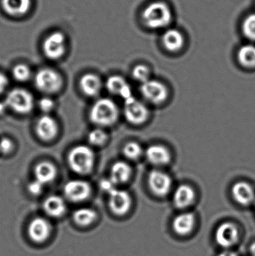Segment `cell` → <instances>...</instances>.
<instances>
[{
  "instance_id": "obj_1",
  "label": "cell",
  "mask_w": 255,
  "mask_h": 256,
  "mask_svg": "<svg viewBox=\"0 0 255 256\" xmlns=\"http://www.w3.org/2000/svg\"><path fill=\"white\" fill-rule=\"evenodd\" d=\"M119 109L115 102L110 98H100L91 106L90 120L96 126L108 127L112 126L119 118Z\"/></svg>"
},
{
  "instance_id": "obj_2",
  "label": "cell",
  "mask_w": 255,
  "mask_h": 256,
  "mask_svg": "<svg viewBox=\"0 0 255 256\" xmlns=\"http://www.w3.org/2000/svg\"><path fill=\"white\" fill-rule=\"evenodd\" d=\"M171 8L164 2H154L148 4L142 13V20L147 27L160 30L168 26L172 20Z\"/></svg>"
},
{
  "instance_id": "obj_3",
  "label": "cell",
  "mask_w": 255,
  "mask_h": 256,
  "mask_svg": "<svg viewBox=\"0 0 255 256\" xmlns=\"http://www.w3.org/2000/svg\"><path fill=\"white\" fill-rule=\"evenodd\" d=\"M69 166L74 172L86 174L92 171L95 164V154L88 146H77L72 148L67 158Z\"/></svg>"
},
{
  "instance_id": "obj_4",
  "label": "cell",
  "mask_w": 255,
  "mask_h": 256,
  "mask_svg": "<svg viewBox=\"0 0 255 256\" xmlns=\"http://www.w3.org/2000/svg\"><path fill=\"white\" fill-rule=\"evenodd\" d=\"M4 103L7 108L19 114L31 112L34 106V98L31 93L22 88H13L6 96Z\"/></svg>"
},
{
  "instance_id": "obj_5",
  "label": "cell",
  "mask_w": 255,
  "mask_h": 256,
  "mask_svg": "<svg viewBox=\"0 0 255 256\" xmlns=\"http://www.w3.org/2000/svg\"><path fill=\"white\" fill-rule=\"evenodd\" d=\"M67 48V40L64 33L53 32L48 34L43 42V54L49 60H56L64 55Z\"/></svg>"
},
{
  "instance_id": "obj_6",
  "label": "cell",
  "mask_w": 255,
  "mask_h": 256,
  "mask_svg": "<svg viewBox=\"0 0 255 256\" xmlns=\"http://www.w3.org/2000/svg\"><path fill=\"white\" fill-rule=\"evenodd\" d=\"M34 84L37 90L49 94L56 92L61 88L62 79L58 72L46 68L40 69L36 74Z\"/></svg>"
},
{
  "instance_id": "obj_7",
  "label": "cell",
  "mask_w": 255,
  "mask_h": 256,
  "mask_svg": "<svg viewBox=\"0 0 255 256\" xmlns=\"http://www.w3.org/2000/svg\"><path fill=\"white\" fill-rule=\"evenodd\" d=\"M124 115L130 124L140 126L149 118V110L146 105L133 96L124 100Z\"/></svg>"
},
{
  "instance_id": "obj_8",
  "label": "cell",
  "mask_w": 255,
  "mask_h": 256,
  "mask_svg": "<svg viewBox=\"0 0 255 256\" xmlns=\"http://www.w3.org/2000/svg\"><path fill=\"white\" fill-rule=\"evenodd\" d=\"M140 92L145 100L155 105L164 103L169 96L167 87L157 80L150 79L141 84Z\"/></svg>"
},
{
  "instance_id": "obj_9",
  "label": "cell",
  "mask_w": 255,
  "mask_h": 256,
  "mask_svg": "<svg viewBox=\"0 0 255 256\" xmlns=\"http://www.w3.org/2000/svg\"><path fill=\"white\" fill-rule=\"evenodd\" d=\"M215 240L219 246L230 250L239 242V228L233 222H223L216 230Z\"/></svg>"
},
{
  "instance_id": "obj_10",
  "label": "cell",
  "mask_w": 255,
  "mask_h": 256,
  "mask_svg": "<svg viewBox=\"0 0 255 256\" xmlns=\"http://www.w3.org/2000/svg\"><path fill=\"white\" fill-rule=\"evenodd\" d=\"M148 183L151 192L157 196H166L172 188V178L161 170H152L148 174Z\"/></svg>"
},
{
  "instance_id": "obj_11",
  "label": "cell",
  "mask_w": 255,
  "mask_h": 256,
  "mask_svg": "<svg viewBox=\"0 0 255 256\" xmlns=\"http://www.w3.org/2000/svg\"><path fill=\"white\" fill-rule=\"evenodd\" d=\"M108 194L109 208L112 213L118 216H124L130 212L133 200L127 191L115 188Z\"/></svg>"
},
{
  "instance_id": "obj_12",
  "label": "cell",
  "mask_w": 255,
  "mask_h": 256,
  "mask_svg": "<svg viewBox=\"0 0 255 256\" xmlns=\"http://www.w3.org/2000/svg\"><path fill=\"white\" fill-rule=\"evenodd\" d=\"M89 184L82 180H72L67 182L64 188L66 198L73 202H81L87 200L91 194Z\"/></svg>"
},
{
  "instance_id": "obj_13",
  "label": "cell",
  "mask_w": 255,
  "mask_h": 256,
  "mask_svg": "<svg viewBox=\"0 0 255 256\" xmlns=\"http://www.w3.org/2000/svg\"><path fill=\"white\" fill-rule=\"evenodd\" d=\"M52 232L50 222L42 218H36L30 222L28 234L35 243H43L47 240Z\"/></svg>"
},
{
  "instance_id": "obj_14",
  "label": "cell",
  "mask_w": 255,
  "mask_h": 256,
  "mask_svg": "<svg viewBox=\"0 0 255 256\" xmlns=\"http://www.w3.org/2000/svg\"><path fill=\"white\" fill-rule=\"evenodd\" d=\"M232 194L235 202L242 206H250L255 202V189L247 182L235 183L232 186Z\"/></svg>"
},
{
  "instance_id": "obj_15",
  "label": "cell",
  "mask_w": 255,
  "mask_h": 256,
  "mask_svg": "<svg viewBox=\"0 0 255 256\" xmlns=\"http://www.w3.org/2000/svg\"><path fill=\"white\" fill-rule=\"evenodd\" d=\"M145 155L150 164L157 166L167 165L172 159V155L169 149L162 144L148 146L145 150Z\"/></svg>"
},
{
  "instance_id": "obj_16",
  "label": "cell",
  "mask_w": 255,
  "mask_h": 256,
  "mask_svg": "<svg viewBox=\"0 0 255 256\" xmlns=\"http://www.w3.org/2000/svg\"><path fill=\"white\" fill-rule=\"evenodd\" d=\"M35 130L39 138L44 141H50L53 140L58 134V124L55 120L49 116H43L37 120Z\"/></svg>"
},
{
  "instance_id": "obj_17",
  "label": "cell",
  "mask_w": 255,
  "mask_h": 256,
  "mask_svg": "<svg viewBox=\"0 0 255 256\" xmlns=\"http://www.w3.org/2000/svg\"><path fill=\"white\" fill-rule=\"evenodd\" d=\"M106 87L111 94L121 96L124 100L133 97L130 85L123 76L120 75H112L108 78Z\"/></svg>"
},
{
  "instance_id": "obj_18",
  "label": "cell",
  "mask_w": 255,
  "mask_h": 256,
  "mask_svg": "<svg viewBox=\"0 0 255 256\" xmlns=\"http://www.w3.org/2000/svg\"><path fill=\"white\" fill-rule=\"evenodd\" d=\"M196 225V216L191 212H184L175 216L172 224L174 231L178 236H186L192 232Z\"/></svg>"
},
{
  "instance_id": "obj_19",
  "label": "cell",
  "mask_w": 255,
  "mask_h": 256,
  "mask_svg": "<svg viewBox=\"0 0 255 256\" xmlns=\"http://www.w3.org/2000/svg\"><path fill=\"white\" fill-rule=\"evenodd\" d=\"M196 200V192L190 185L181 184L174 192L173 202L178 208H188Z\"/></svg>"
},
{
  "instance_id": "obj_20",
  "label": "cell",
  "mask_w": 255,
  "mask_h": 256,
  "mask_svg": "<svg viewBox=\"0 0 255 256\" xmlns=\"http://www.w3.org/2000/svg\"><path fill=\"white\" fill-rule=\"evenodd\" d=\"M133 170L130 164L125 161H118L111 167L109 179L116 186L127 183L131 178Z\"/></svg>"
},
{
  "instance_id": "obj_21",
  "label": "cell",
  "mask_w": 255,
  "mask_h": 256,
  "mask_svg": "<svg viewBox=\"0 0 255 256\" xmlns=\"http://www.w3.org/2000/svg\"><path fill=\"white\" fill-rule=\"evenodd\" d=\"M1 6L10 16H24L31 9V0H1Z\"/></svg>"
},
{
  "instance_id": "obj_22",
  "label": "cell",
  "mask_w": 255,
  "mask_h": 256,
  "mask_svg": "<svg viewBox=\"0 0 255 256\" xmlns=\"http://www.w3.org/2000/svg\"><path fill=\"white\" fill-rule=\"evenodd\" d=\"M79 86L82 92L89 97L98 96L102 88V82L100 78L94 74L83 75L79 81Z\"/></svg>"
},
{
  "instance_id": "obj_23",
  "label": "cell",
  "mask_w": 255,
  "mask_h": 256,
  "mask_svg": "<svg viewBox=\"0 0 255 256\" xmlns=\"http://www.w3.org/2000/svg\"><path fill=\"white\" fill-rule=\"evenodd\" d=\"M184 37L181 32L175 28L166 30L162 38L163 46L170 52H177L184 45Z\"/></svg>"
},
{
  "instance_id": "obj_24",
  "label": "cell",
  "mask_w": 255,
  "mask_h": 256,
  "mask_svg": "<svg viewBox=\"0 0 255 256\" xmlns=\"http://www.w3.org/2000/svg\"><path fill=\"white\" fill-rule=\"evenodd\" d=\"M43 207L46 214L52 218L62 216L67 209L64 200L61 196L56 195L47 197L43 202Z\"/></svg>"
},
{
  "instance_id": "obj_25",
  "label": "cell",
  "mask_w": 255,
  "mask_h": 256,
  "mask_svg": "<svg viewBox=\"0 0 255 256\" xmlns=\"http://www.w3.org/2000/svg\"><path fill=\"white\" fill-rule=\"evenodd\" d=\"M56 174L57 170L55 166L46 161L37 164L34 168L35 180H38L43 185L52 182L55 179Z\"/></svg>"
},
{
  "instance_id": "obj_26",
  "label": "cell",
  "mask_w": 255,
  "mask_h": 256,
  "mask_svg": "<svg viewBox=\"0 0 255 256\" xmlns=\"http://www.w3.org/2000/svg\"><path fill=\"white\" fill-rule=\"evenodd\" d=\"M238 58L240 64L247 68L255 67V46L246 44L241 46L238 52Z\"/></svg>"
},
{
  "instance_id": "obj_27",
  "label": "cell",
  "mask_w": 255,
  "mask_h": 256,
  "mask_svg": "<svg viewBox=\"0 0 255 256\" xmlns=\"http://www.w3.org/2000/svg\"><path fill=\"white\" fill-rule=\"evenodd\" d=\"M97 219V213L93 209L82 208L73 214V220L80 226H88Z\"/></svg>"
},
{
  "instance_id": "obj_28",
  "label": "cell",
  "mask_w": 255,
  "mask_h": 256,
  "mask_svg": "<svg viewBox=\"0 0 255 256\" xmlns=\"http://www.w3.org/2000/svg\"><path fill=\"white\" fill-rule=\"evenodd\" d=\"M143 154L142 146L136 142H129L123 148V154L131 160L139 159Z\"/></svg>"
},
{
  "instance_id": "obj_29",
  "label": "cell",
  "mask_w": 255,
  "mask_h": 256,
  "mask_svg": "<svg viewBox=\"0 0 255 256\" xmlns=\"http://www.w3.org/2000/svg\"><path fill=\"white\" fill-rule=\"evenodd\" d=\"M88 142L93 146H101L107 141L108 135L103 130L97 128L88 134Z\"/></svg>"
},
{
  "instance_id": "obj_30",
  "label": "cell",
  "mask_w": 255,
  "mask_h": 256,
  "mask_svg": "<svg viewBox=\"0 0 255 256\" xmlns=\"http://www.w3.org/2000/svg\"><path fill=\"white\" fill-rule=\"evenodd\" d=\"M132 76L134 80L142 84L151 79L150 78L151 72L146 66L139 64L133 68V70H132Z\"/></svg>"
},
{
  "instance_id": "obj_31",
  "label": "cell",
  "mask_w": 255,
  "mask_h": 256,
  "mask_svg": "<svg viewBox=\"0 0 255 256\" xmlns=\"http://www.w3.org/2000/svg\"><path fill=\"white\" fill-rule=\"evenodd\" d=\"M242 28L246 37L255 40V14H251L245 18Z\"/></svg>"
},
{
  "instance_id": "obj_32",
  "label": "cell",
  "mask_w": 255,
  "mask_h": 256,
  "mask_svg": "<svg viewBox=\"0 0 255 256\" xmlns=\"http://www.w3.org/2000/svg\"><path fill=\"white\" fill-rule=\"evenodd\" d=\"M12 74L16 80L19 81V82H25L29 79L30 76H31V70L26 64H18L13 68Z\"/></svg>"
},
{
  "instance_id": "obj_33",
  "label": "cell",
  "mask_w": 255,
  "mask_h": 256,
  "mask_svg": "<svg viewBox=\"0 0 255 256\" xmlns=\"http://www.w3.org/2000/svg\"><path fill=\"white\" fill-rule=\"evenodd\" d=\"M38 106L43 112H50L53 109L55 103L52 99L45 97L39 100Z\"/></svg>"
},
{
  "instance_id": "obj_34",
  "label": "cell",
  "mask_w": 255,
  "mask_h": 256,
  "mask_svg": "<svg viewBox=\"0 0 255 256\" xmlns=\"http://www.w3.org/2000/svg\"><path fill=\"white\" fill-rule=\"evenodd\" d=\"M13 148V142L10 138L3 137L0 140V152L4 154L10 153Z\"/></svg>"
},
{
  "instance_id": "obj_35",
  "label": "cell",
  "mask_w": 255,
  "mask_h": 256,
  "mask_svg": "<svg viewBox=\"0 0 255 256\" xmlns=\"http://www.w3.org/2000/svg\"><path fill=\"white\" fill-rule=\"evenodd\" d=\"M43 186L38 180H34L33 182H30L28 186V190L31 195L37 196L41 194L43 191Z\"/></svg>"
},
{
  "instance_id": "obj_36",
  "label": "cell",
  "mask_w": 255,
  "mask_h": 256,
  "mask_svg": "<svg viewBox=\"0 0 255 256\" xmlns=\"http://www.w3.org/2000/svg\"><path fill=\"white\" fill-rule=\"evenodd\" d=\"M100 186H101L102 190H103L106 191L107 194L110 192L112 190L115 189V185L111 182L110 179H106V180H102L101 183H100Z\"/></svg>"
},
{
  "instance_id": "obj_37",
  "label": "cell",
  "mask_w": 255,
  "mask_h": 256,
  "mask_svg": "<svg viewBox=\"0 0 255 256\" xmlns=\"http://www.w3.org/2000/svg\"><path fill=\"white\" fill-rule=\"evenodd\" d=\"M8 85V80L4 74L0 73V94L3 92Z\"/></svg>"
},
{
  "instance_id": "obj_38",
  "label": "cell",
  "mask_w": 255,
  "mask_h": 256,
  "mask_svg": "<svg viewBox=\"0 0 255 256\" xmlns=\"http://www.w3.org/2000/svg\"><path fill=\"white\" fill-rule=\"evenodd\" d=\"M218 256H238V254L232 250H225L223 252H220Z\"/></svg>"
},
{
  "instance_id": "obj_39",
  "label": "cell",
  "mask_w": 255,
  "mask_h": 256,
  "mask_svg": "<svg viewBox=\"0 0 255 256\" xmlns=\"http://www.w3.org/2000/svg\"><path fill=\"white\" fill-rule=\"evenodd\" d=\"M7 108V105H6V104L4 103V102H0V115L2 114L3 112H5Z\"/></svg>"
},
{
  "instance_id": "obj_40",
  "label": "cell",
  "mask_w": 255,
  "mask_h": 256,
  "mask_svg": "<svg viewBox=\"0 0 255 256\" xmlns=\"http://www.w3.org/2000/svg\"><path fill=\"white\" fill-rule=\"evenodd\" d=\"M250 250L252 256H255V242L251 245V246H250Z\"/></svg>"
}]
</instances>
